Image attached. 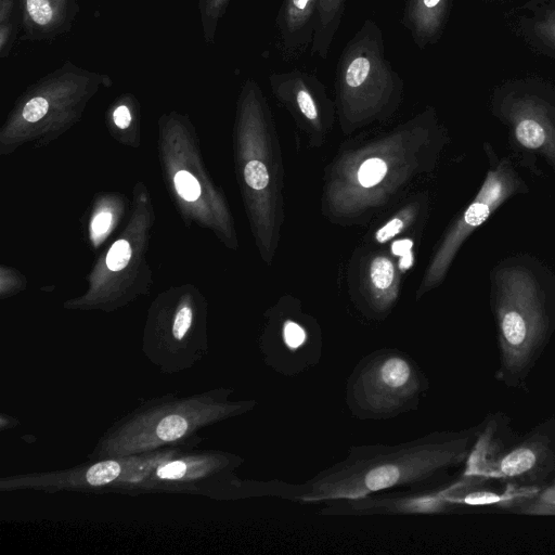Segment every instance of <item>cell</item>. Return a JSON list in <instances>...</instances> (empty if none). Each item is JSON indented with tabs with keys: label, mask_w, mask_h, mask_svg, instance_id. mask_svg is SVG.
I'll return each instance as SVG.
<instances>
[{
	"label": "cell",
	"mask_w": 555,
	"mask_h": 555,
	"mask_svg": "<svg viewBox=\"0 0 555 555\" xmlns=\"http://www.w3.org/2000/svg\"><path fill=\"white\" fill-rule=\"evenodd\" d=\"M467 438L420 439L395 447L353 448L348 456L282 496L301 503L358 499L392 488L421 490L437 475L467 456Z\"/></svg>",
	"instance_id": "cell-1"
},
{
	"label": "cell",
	"mask_w": 555,
	"mask_h": 555,
	"mask_svg": "<svg viewBox=\"0 0 555 555\" xmlns=\"http://www.w3.org/2000/svg\"><path fill=\"white\" fill-rule=\"evenodd\" d=\"M247 409L248 402H228L209 396L164 403L133 415L107 433L100 441L98 456L109 459L146 453Z\"/></svg>",
	"instance_id": "cell-2"
},
{
	"label": "cell",
	"mask_w": 555,
	"mask_h": 555,
	"mask_svg": "<svg viewBox=\"0 0 555 555\" xmlns=\"http://www.w3.org/2000/svg\"><path fill=\"white\" fill-rule=\"evenodd\" d=\"M495 282L502 361L515 372L526 365L544 333L543 304L535 280L525 269H503Z\"/></svg>",
	"instance_id": "cell-3"
},
{
	"label": "cell",
	"mask_w": 555,
	"mask_h": 555,
	"mask_svg": "<svg viewBox=\"0 0 555 555\" xmlns=\"http://www.w3.org/2000/svg\"><path fill=\"white\" fill-rule=\"evenodd\" d=\"M336 86L344 103H379L396 98L403 81L385 54L378 24L366 18L343 49Z\"/></svg>",
	"instance_id": "cell-4"
},
{
	"label": "cell",
	"mask_w": 555,
	"mask_h": 555,
	"mask_svg": "<svg viewBox=\"0 0 555 555\" xmlns=\"http://www.w3.org/2000/svg\"><path fill=\"white\" fill-rule=\"evenodd\" d=\"M547 89L533 78L511 80L499 90V111L512 124L519 144L542 151L555 164V105Z\"/></svg>",
	"instance_id": "cell-5"
},
{
	"label": "cell",
	"mask_w": 555,
	"mask_h": 555,
	"mask_svg": "<svg viewBox=\"0 0 555 555\" xmlns=\"http://www.w3.org/2000/svg\"><path fill=\"white\" fill-rule=\"evenodd\" d=\"M420 387V376L412 363L401 354L385 352L362 367L352 389L361 408L387 414L411 402Z\"/></svg>",
	"instance_id": "cell-6"
},
{
	"label": "cell",
	"mask_w": 555,
	"mask_h": 555,
	"mask_svg": "<svg viewBox=\"0 0 555 555\" xmlns=\"http://www.w3.org/2000/svg\"><path fill=\"white\" fill-rule=\"evenodd\" d=\"M170 453L151 454L149 456L135 457H109L100 461L91 466L82 469L70 472L68 474H52L51 477H26L25 481H10L8 487H39L42 488H64V487H103L109 485L120 478L127 476L131 482H138L139 477L150 475L153 469L162 462L169 459Z\"/></svg>",
	"instance_id": "cell-7"
},
{
	"label": "cell",
	"mask_w": 555,
	"mask_h": 555,
	"mask_svg": "<svg viewBox=\"0 0 555 555\" xmlns=\"http://www.w3.org/2000/svg\"><path fill=\"white\" fill-rule=\"evenodd\" d=\"M323 508L322 514L349 515H413L446 511L450 504L440 491L409 490L399 493H374L358 499L335 500Z\"/></svg>",
	"instance_id": "cell-8"
},
{
	"label": "cell",
	"mask_w": 555,
	"mask_h": 555,
	"mask_svg": "<svg viewBox=\"0 0 555 555\" xmlns=\"http://www.w3.org/2000/svg\"><path fill=\"white\" fill-rule=\"evenodd\" d=\"M320 0H283L275 20L276 49L285 62L311 48Z\"/></svg>",
	"instance_id": "cell-9"
},
{
	"label": "cell",
	"mask_w": 555,
	"mask_h": 555,
	"mask_svg": "<svg viewBox=\"0 0 555 555\" xmlns=\"http://www.w3.org/2000/svg\"><path fill=\"white\" fill-rule=\"evenodd\" d=\"M21 40L51 41L66 33L79 12L78 0H20Z\"/></svg>",
	"instance_id": "cell-10"
},
{
	"label": "cell",
	"mask_w": 555,
	"mask_h": 555,
	"mask_svg": "<svg viewBox=\"0 0 555 555\" xmlns=\"http://www.w3.org/2000/svg\"><path fill=\"white\" fill-rule=\"evenodd\" d=\"M505 18L530 49L555 60V0H528L506 13Z\"/></svg>",
	"instance_id": "cell-11"
},
{
	"label": "cell",
	"mask_w": 555,
	"mask_h": 555,
	"mask_svg": "<svg viewBox=\"0 0 555 555\" xmlns=\"http://www.w3.org/2000/svg\"><path fill=\"white\" fill-rule=\"evenodd\" d=\"M453 0H405L402 24L421 50L436 43L447 25Z\"/></svg>",
	"instance_id": "cell-12"
},
{
	"label": "cell",
	"mask_w": 555,
	"mask_h": 555,
	"mask_svg": "<svg viewBox=\"0 0 555 555\" xmlns=\"http://www.w3.org/2000/svg\"><path fill=\"white\" fill-rule=\"evenodd\" d=\"M538 460L539 449L533 446H521L495 459L475 448L468 457L464 477H516L533 469Z\"/></svg>",
	"instance_id": "cell-13"
},
{
	"label": "cell",
	"mask_w": 555,
	"mask_h": 555,
	"mask_svg": "<svg viewBox=\"0 0 555 555\" xmlns=\"http://www.w3.org/2000/svg\"><path fill=\"white\" fill-rule=\"evenodd\" d=\"M230 465L225 455H204L180 460H166L149 475L151 480L188 481L205 477Z\"/></svg>",
	"instance_id": "cell-14"
},
{
	"label": "cell",
	"mask_w": 555,
	"mask_h": 555,
	"mask_svg": "<svg viewBox=\"0 0 555 555\" xmlns=\"http://www.w3.org/2000/svg\"><path fill=\"white\" fill-rule=\"evenodd\" d=\"M441 496L450 505H489V504H511L518 499L531 496L537 489L509 487L504 493L490 491H467V480H461L446 489L439 490Z\"/></svg>",
	"instance_id": "cell-15"
},
{
	"label": "cell",
	"mask_w": 555,
	"mask_h": 555,
	"mask_svg": "<svg viewBox=\"0 0 555 555\" xmlns=\"http://www.w3.org/2000/svg\"><path fill=\"white\" fill-rule=\"evenodd\" d=\"M347 0H320L318 24L310 48L312 56L326 60L332 42L341 23Z\"/></svg>",
	"instance_id": "cell-16"
},
{
	"label": "cell",
	"mask_w": 555,
	"mask_h": 555,
	"mask_svg": "<svg viewBox=\"0 0 555 555\" xmlns=\"http://www.w3.org/2000/svg\"><path fill=\"white\" fill-rule=\"evenodd\" d=\"M204 37L212 43L218 22L225 12L230 0H198Z\"/></svg>",
	"instance_id": "cell-17"
},
{
	"label": "cell",
	"mask_w": 555,
	"mask_h": 555,
	"mask_svg": "<svg viewBox=\"0 0 555 555\" xmlns=\"http://www.w3.org/2000/svg\"><path fill=\"white\" fill-rule=\"evenodd\" d=\"M370 274L376 288L386 289L393 281V264L386 257H376L371 263Z\"/></svg>",
	"instance_id": "cell-18"
},
{
	"label": "cell",
	"mask_w": 555,
	"mask_h": 555,
	"mask_svg": "<svg viewBox=\"0 0 555 555\" xmlns=\"http://www.w3.org/2000/svg\"><path fill=\"white\" fill-rule=\"evenodd\" d=\"M386 172L387 166L382 159L370 158L361 165L358 178L363 186L369 188L380 182Z\"/></svg>",
	"instance_id": "cell-19"
},
{
	"label": "cell",
	"mask_w": 555,
	"mask_h": 555,
	"mask_svg": "<svg viewBox=\"0 0 555 555\" xmlns=\"http://www.w3.org/2000/svg\"><path fill=\"white\" fill-rule=\"evenodd\" d=\"M175 186L178 194L188 202L196 201L201 194L198 181L185 170L176 173Z\"/></svg>",
	"instance_id": "cell-20"
},
{
	"label": "cell",
	"mask_w": 555,
	"mask_h": 555,
	"mask_svg": "<svg viewBox=\"0 0 555 555\" xmlns=\"http://www.w3.org/2000/svg\"><path fill=\"white\" fill-rule=\"evenodd\" d=\"M131 257V247L126 240L116 241L106 256V264L112 271L124 269Z\"/></svg>",
	"instance_id": "cell-21"
},
{
	"label": "cell",
	"mask_w": 555,
	"mask_h": 555,
	"mask_svg": "<svg viewBox=\"0 0 555 555\" xmlns=\"http://www.w3.org/2000/svg\"><path fill=\"white\" fill-rule=\"evenodd\" d=\"M244 177L246 183L255 190H262L269 183L267 167L259 160H250L246 164Z\"/></svg>",
	"instance_id": "cell-22"
},
{
	"label": "cell",
	"mask_w": 555,
	"mask_h": 555,
	"mask_svg": "<svg viewBox=\"0 0 555 555\" xmlns=\"http://www.w3.org/2000/svg\"><path fill=\"white\" fill-rule=\"evenodd\" d=\"M49 111V102L43 96H34L23 107V117L29 122L40 120Z\"/></svg>",
	"instance_id": "cell-23"
},
{
	"label": "cell",
	"mask_w": 555,
	"mask_h": 555,
	"mask_svg": "<svg viewBox=\"0 0 555 555\" xmlns=\"http://www.w3.org/2000/svg\"><path fill=\"white\" fill-rule=\"evenodd\" d=\"M192 324V310L189 307H182L178 310L173 324H172V337L181 341Z\"/></svg>",
	"instance_id": "cell-24"
},
{
	"label": "cell",
	"mask_w": 555,
	"mask_h": 555,
	"mask_svg": "<svg viewBox=\"0 0 555 555\" xmlns=\"http://www.w3.org/2000/svg\"><path fill=\"white\" fill-rule=\"evenodd\" d=\"M306 333L301 326L295 322H286L284 325V340L291 348H297L304 344Z\"/></svg>",
	"instance_id": "cell-25"
},
{
	"label": "cell",
	"mask_w": 555,
	"mask_h": 555,
	"mask_svg": "<svg viewBox=\"0 0 555 555\" xmlns=\"http://www.w3.org/2000/svg\"><path fill=\"white\" fill-rule=\"evenodd\" d=\"M403 228L402 220L395 218L380 228L376 233V240L384 243L397 235Z\"/></svg>",
	"instance_id": "cell-26"
},
{
	"label": "cell",
	"mask_w": 555,
	"mask_h": 555,
	"mask_svg": "<svg viewBox=\"0 0 555 555\" xmlns=\"http://www.w3.org/2000/svg\"><path fill=\"white\" fill-rule=\"evenodd\" d=\"M533 511L535 513H555V485L545 491Z\"/></svg>",
	"instance_id": "cell-27"
},
{
	"label": "cell",
	"mask_w": 555,
	"mask_h": 555,
	"mask_svg": "<svg viewBox=\"0 0 555 555\" xmlns=\"http://www.w3.org/2000/svg\"><path fill=\"white\" fill-rule=\"evenodd\" d=\"M111 221L112 215L107 211L96 215L92 221L93 235L100 236L104 234L108 230Z\"/></svg>",
	"instance_id": "cell-28"
},
{
	"label": "cell",
	"mask_w": 555,
	"mask_h": 555,
	"mask_svg": "<svg viewBox=\"0 0 555 555\" xmlns=\"http://www.w3.org/2000/svg\"><path fill=\"white\" fill-rule=\"evenodd\" d=\"M113 119L118 128H127L131 122V114L129 108L126 105L118 106L113 113Z\"/></svg>",
	"instance_id": "cell-29"
},
{
	"label": "cell",
	"mask_w": 555,
	"mask_h": 555,
	"mask_svg": "<svg viewBox=\"0 0 555 555\" xmlns=\"http://www.w3.org/2000/svg\"><path fill=\"white\" fill-rule=\"evenodd\" d=\"M413 242L411 240H399L392 244L391 251L397 256H402L411 251Z\"/></svg>",
	"instance_id": "cell-30"
},
{
	"label": "cell",
	"mask_w": 555,
	"mask_h": 555,
	"mask_svg": "<svg viewBox=\"0 0 555 555\" xmlns=\"http://www.w3.org/2000/svg\"><path fill=\"white\" fill-rule=\"evenodd\" d=\"M412 262H413L412 253L408 251L406 254L400 256L399 268L401 270H406L412 266Z\"/></svg>",
	"instance_id": "cell-31"
}]
</instances>
